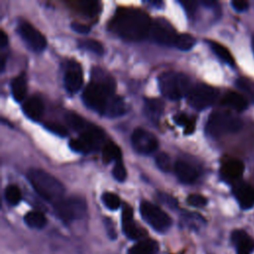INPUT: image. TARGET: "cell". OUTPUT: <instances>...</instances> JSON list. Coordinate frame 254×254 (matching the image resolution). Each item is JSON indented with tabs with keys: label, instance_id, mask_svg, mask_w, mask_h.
Returning a JSON list of instances; mask_svg holds the SVG:
<instances>
[{
	"label": "cell",
	"instance_id": "1",
	"mask_svg": "<svg viewBox=\"0 0 254 254\" xmlns=\"http://www.w3.org/2000/svg\"><path fill=\"white\" fill-rule=\"evenodd\" d=\"M152 21L137 8H119L109 22V30L127 41H141L149 36Z\"/></svg>",
	"mask_w": 254,
	"mask_h": 254
},
{
	"label": "cell",
	"instance_id": "2",
	"mask_svg": "<svg viewBox=\"0 0 254 254\" xmlns=\"http://www.w3.org/2000/svg\"><path fill=\"white\" fill-rule=\"evenodd\" d=\"M115 81L105 70L92 68L91 80L82 92V99L86 106L103 115L108 103L113 98Z\"/></svg>",
	"mask_w": 254,
	"mask_h": 254
},
{
	"label": "cell",
	"instance_id": "3",
	"mask_svg": "<svg viewBox=\"0 0 254 254\" xmlns=\"http://www.w3.org/2000/svg\"><path fill=\"white\" fill-rule=\"evenodd\" d=\"M27 177L34 190L45 200L56 204L63 199L64 187L48 172L40 169H31Z\"/></svg>",
	"mask_w": 254,
	"mask_h": 254
},
{
	"label": "cell",
	"instance_id": "4",
	"mask_svg": "<svg viewBox=\"0 0 254 254\" xmlns=\"http://www.w3.org/2000/svg\"><path fill=\"white\" fill-rule=\"evenodd\" d=\"M159 87L162 94L172 100L189 95L191 87L190 77L178 71H165L159 76Z\"/></svg>",
	"mask_w": 254,
	"mask_h": 254
},
{
	"label": "cell",
	"instance_id": "5",
	"mask_svg": "<svg viewBox=\"0 0 254 254\" xmlns=\"http://www.w3.org/2000/svg\"><path fill=\"white\" fill-rule=\"evenodd\" d=\"M241 128V120L226 111L212 112L205 124L206 133L213 138H218L228 133H235Z\"/></svg>",
	"mask_w": 254,
	"mask_h": 254
},
{
	"label": "cell",
	"instance_id": "6",
	"mask_svg": "<svg viewBox=\"0 0 254 254\" xmlns=\"http://www.w3.org/2000/svg\"><path fill=\"white\" fill-rule=\"evenodd\" d=\"M79 135V138L69 141V148L74 152L90 153L99 150L103 145L104 132L93 124L89 123Z\"/></svg>",
	"mask_w": 254,
	"mask_h": 254
},
{
	"label": "cell",
	"instance_id": "7",
	"mask_svg": "<svg viewBox=\"0 0 254 254\" xmlns=\"http://www.w3.org/2000/svg\"><path fill=\"white\" fill-rule=\"evenodd\" d=\"M57 215L64 222H70L82 218L86 214L87 204L80 196H69L61 199L55 204Z\"/></svg>",
	"mask_w": 254,
	"mask_h": 254
},
{
	"label": "cell",
	"instance_id": "8",
	"mask_svg": "<svg viewBox=\"0 0 254 254\" xmlns=\"http://www.w3.org/2000/svg\"><path fill=\"white\" fill-rule=\"evenodd\" d=\"M140 214L142 218L156 231L165 232L172 225L171 217L159 206L149 201L140 203Z\"/></svg>",
	"mask_w": 254,
	"mask_h": 254
},
{
	"label": "cell",
	"instance_id": "9",
	"mask_svg": "<svg viewBox=\"0 0 254 254\" xmlns=\"http://www.w3.org/2000/svg\"><path fill=\"white\" fill-rule=\"evenodd\" d=\"M217 96L218 90L215 87L205 83H198L190 89L188 101L194 109L203 110L212 105Z\"/></svg>",
	"mask_w": 254,
	"mask_h": 254
},
{
	"label": "cell",
	"instance_id": "10",
	"mask_svg": "<svg viewBox=\"0 0 254 254\" xmlns=\"http://www.w3.org/2000/svg\"><path fill=\"white\" fill-rule=\"evenodd\" d=\"M149 36L158 44L164 46H175L179 35L167 20L158 18L152 22Z\"/></svg>",
	"mask_w": 254,
	"mask_h": 254
},
{
	"label": "cell",
	"instance_id": "11",
	"mask_svg": "<svg viewBox=\"0 0 254 254\" xmlns=\"http://www.w3.org/2000/svg\"><path fill=\"white\" fill-rule=\"evenodd\" d=\"M18 33L27 46L35 52H41L47 46L45 36L29 22H20L18 26Z\"/></svg>",
	"mask_w": 254,
	"mask_h": 254
},
{
	"label": "cell",
	"instance_id": "12",
	"mask_svg": "<svg viewBox=\"0 0 254 254\" xmlns=\"http://www.w3.org/2000/svg\"><path fill=\"white\" fill-rule=\"evenodd\" d=\"M131 143L136 152L144 155L151 154L159 146V142L155 135L142 128H137L133 131Z\"/></svg>",
	"mask_w": 254,
	"mask_h": 254
},
{
	"label": "cell",
	"instance_id": "13",
	"mask_svg": "<svg viewBox=\"0 0 254 254\" xmlns=\"http://www.w3.org/2000/svg\"><path fill=\"white\" fill-rule=\"evenodd\" d=\"M82 70L80 64L74 61H70L65 68L64 82L65 89L69 93L77 92L82 85Z\"/></svg>",
	"mask_w": 254,
	"mask_h": 254
},
{
	"label": "cell",
	"instance_id": "14",
	"mask_svg": "<svg viewBox=\"0 0 254 254\" xmlns=\"http://www.w3.org/2000/svg\"><path fill=\"white\" fill-rule=\"evenodd\" d=\"M122 230L131 240L141 239L146 234V231L134 221L133 210L129 205H124L122 209Z\"/></svg>",
	"mask_w": 254,
	"mask_h": 254
},
{
	"label": "cell",
	"instance_id": "15",
	"mask_svg": "<svg viewBox=\"0 0 254 254\" xmlns=\"http://www.w3.org/2000/svg\"><path fill=\"white\" fill-rule=\"evenodd\" d=\"M233 194L242 209L254 206V188L246 183H237L233 187Z\"/></svg>",
	"mask_w": 254,
	"mask_h": 254
},
{
	"label": "cell",
	"instance_id": "16",
	"mask_svg": "<svg viewBox=\"0 0 254 254\" xmlns=\"http://www.w3.org/2000/svg\"><path fill=\"white\" fill-rule=\"evenodd\" d=\"M244 173V164L238 159H227L220 167L221 177L228 182L238 181Z\"/></svg>",
	"mask_w": 254,
	"mask_h": 254
},
{
	"label": "cell",
	"instance_id": "17",
	"mask_svg": "<svg viewBox=\"0 0 254 254\" xmlns=\"http://www.w3.org/2000/svg\"><path fill=\"white\" fill-rule=\"evenodd\" d=\"M231 241L236 249V254H252L254 251V240L241 229L231 233Z\"/></svg>",
	"mask_w": 254,
	"mask_h": 254
},
{
	"label": "cell",
	"instance_id": "18",
	"mask_svg": "<svg viewBox=\"0 0 254 254\" xmlns=\"http://www.w3.org/2000/svg\"><path fill=\"white\" fill-rule=\"evenodd\" d=\"M175 173L182 183L191 184L199 177V171L191 164L179 160L175 164Z\"/></svg>",
	"mask_w": 254,
	"mask_h": 254
},
{
	"label": "cell",
	"instance_id": "19",
	"mask_svg": "<svg viewBox=\"0 0 254 254\" xmlns=\"http://www.w3.org/2000/svg\"><path fill=\"white\" fill-rule=\"evenodd\" d=\"M44 102L38 96L28 98L23 104V111L32 120H38L44 113Z\"/></svg>",
	"mask_w": 254,
	"mask_h": 254
},
{
	"label": "cell",
	"instance_id": "20",
	"mask_svg": "<svg viewBox=\"0 0 254 254\" xmlns=\"http://www.w3.org/2000/svg\"><path fill=\"white\" fill-rule=\"evenodd\" d=\"M221 103L235 111H244L248 107L247 99L235 91H227L224 94Z\"/></svg>",
	"mask_w": 254,
	"mask_h": 254
},
{
	"label": "cell",
	"instance_id": "21",
	"mask_svg": "<svg viewBox=\"0 0 254 254\" xmlns=\"http://www.w3.org/2000/svg\"><path fill=\"white\" fill-rule=\"evenodd\" d=\"M164 110V103L157 98H146L144 102V111L146 116L154 123H158Z\"/></svg>",
	"mask_w": 254,
	"mask_h": 254
},
{
	"label": "cell",
	"instance_id": "22",
	"mask_svg": "<svg viewBox=\"0 0 254 254\" xmlns=\"http://www.w3.org/2000/svg\"><path fill=\"white\" fill-rule=\"evenodd\" d=\"M127 112V105L124 99L119 95H114L108 103L103 115L109 118L121 116Z\"/></svg>",
	"mask_w": 254,
	"mask_h": 254
},
{
	"label": "cell",
	"instance_id": "23",
	"mask_svg": "<svg viewBox=\"0 0 254 254\" xmlns=\"http://www.w3.org/2000/svg\"><path fill=\"white\" fill-rule=\"evenodd\" d=\"M159 251L158 243L153 239H143L133 245L128 254H157Z\"/></svg>",
	"mask_w": 254,
	"mask_h": 254
},
{
	"label": "cell",
	"instance_id": "24",
	"mask_svg": "<svg viewBox=\"0 0 254 254\" xmlns=\"http://www.w3.org/2000/svg\"><path fill=\"white\" fill-rule=\"evenodd\" d=\"M11 91L16 101L20 102L25 98L27 94V77L25 73L19 74L12 80Z\"/></svg>",
	"mask_w": 254,
	"mask_h": 254
},
{
	"label": "cell",
	"instance_id": "25",
	"mask_svg": "<svg viewBox=\"0 0 254 254\" xmlns=\"http://www.w3.org/2000/svg\"><path fill=\"white\" fill-rule=\"evenodd\" d=\"M181 224L184 227L198 230L200 227H202L205 224V220L198 213L186 212L181 217Z\"/></svg>",
	"mask_w": 254,
	"mask_h": 254
},
{
	"label": "cell",
	"instance_id": "26",
	"mask_svg": "<svg viewBox=\"0 0 254 254\" xmlns=\"http://www.w3.org/2000/svg\"><path fill=\"white\" fill-rule=\"evenodd\" d=\"M24 221L29 227L35 228V229H42L47 224V218L45 214L37 210H32L27 212L26 215L24 216Z\"/></svg>",
	"mask_w": 254,
	"mask_h": 254
},
{
	"label": "cell",
	"instance_id": "27",
	"mask_svg": "<svg viewBox=\"0 0 254 254\" xmlns=\"http://www.w3.org/2000/svg\"><path fill=\"white\" fill-rule=\"evenodd\" d=\"M208 44L212 52L217 56V58H219L223 63L229 65H234V59L231 53L227 50V48L214 41H209Z\"/></svg>",
	"mask_w": 254,
	"mask_h": 254
},
{
	"label": "cell",
	"instance_id": "28",
	"mask_svg": "<svg viewBox=\"0 0 254 254\" xmlns=\"http://www.w3.org/2000/svg\"><path fill=\"white\" fill-rule=\"evenodd\" d=\"M121 158L120 148L113 142H108L103 146L102 149V160L104 163L108 164L112 161H119Z\"/></svg>",
	"mask_w": 254,
	"mask_h": 254
},
{
	"label": "cell",
	"instance_id": "29",
	"mask_svg": "<svg viewBox=\"0 0 254 254\" xmlns=\"http://www.w3.org/2000/svg\"><path fill=\"white\" fill-rule=\"evenodd\" d=\"M65 122L71 129L78 132L79 134L88 126V122H86L80 115L75 112H67L65 114Z\"/></svg>",
	"mask_w": 254,
	"mask_h": 254
},
{
	"label": "cell",
	"instance_id": "30",
	"mask_svg": "<svg viewBox=\"0 0 254 254\" xmlns=\"http://www.w3.org/2000/svg\"><path fill=\"white\" fill-rule=\"evenodd\" d=\"M5 198L6 201L11 205H16L20 202L22 198L20 189L15 185H10L5 189Z\"/></svg>",
	"mask_w": 254,
	"mask_h": 254
},
{
	"label": "cell",
	"instance_id": "31",
	"mask_svg": "<svg viewBox=\"0 0 254 254\" xmlns=\"http://www.w3.org/2000/svg\"><path fill=\"white\" fill-rule=\"evenodd\" d=\"M78 46L81 49H84L86 51H89L93 54H97V55H101L104 52L103 46L100 42L93 40V39H85V40H81L78 43Z\"/></svg>",
	"mask_w": 254,
	"mask_h": 254
},
{
	"label": "cell",
	"instance_id": "32",
	"mask_svg": "<svg viewBox=\"0 0 254 254\" xmlns=\"http://www.w3.org/2000/svg\"><path fill=\"white\" fill-rule=\"evenodd\" d=\"M174 120L176 121V123L180 126H183L185 128V133L186 134H190L193 132L194 130V121L190 118L187 114L185 113H179L175 116Z\"/></svg>",
	"mask_w": 254,
	"mask_h": 254
},
{
	"label": "cell",
	"instance_id": "33",
	"mask_svg": "<svg viewBox=\"0 0 254 254\" xmlns=\"http://www.w3.org/2000/svg\"><path fill=\"white\" fill-rule=\"evenodd\" d=\"M77 8L85 15L94 16L99 11V3L96 1H78Z\"/></svg>",
	"mask_w": 254,
	"mask_h": 254
},
{
	"label": "cell",
	"instance_id": "34",
	"mask_svg": "<svg viewBox=\"0 0 254 254\" xmlns=\"http://www.w3.org/2000/svg\"><path fill=\"white\" fill-rule=\"evenodd\" d=\"M195 44V39L190 34H181L178 36L175 46L182 51L190 50Z\"/></svg>",
	"mask_w": 254,
	"mask_h": 254
},
{
	"label": "cell",
	"instance_id": "35",
	"mask_svg": "<svg viewBox=\"0 0 254 254\" xmlns=\"http://www.w3.org/2000/svg\"><path fill=\"white\" fill-rule=\"evenodd\" d=\"M102 202L110 210H115V209L119 208L120 203H121L119 196L117 194H115L113 192H109V191H106L102 194Z\"/></svg>",
	"mask_w": 254,
	"mask_h": 254
},
{
	"label": "cell",
	"instance_id": "36",
	"mask_svg": "<svg viewBox=\"0 0 254 254\" xmlns=\"http://www.w3.org/2000/svg\"><path fill=\"white\" fill-rule=\"evenodd\" d=\"M236 85L239 89L248 94L252 100H254V82L248 78L240 77L236 80Z\"/></svg>",
	"mask_w": 254,
	"mask_h": 254
},
{
	"label": "cell",
	"instance_id": "37",
	"mask_svg": "<svg viewBox=\"0 0 254 254\" xmlns=\"http://www.w3.org/2000/svg\"><path fill=\"white\" fill-rule=\"evenodd\" d=\"M156 164L158 166V168L167 173L170 172L172 169V163H171V158L168 154L166 153H160L159 155H157L156 157Z\"/></svg>",
	"mask_w": 254,
	"mask_h": 254
},
{
	"label": "cell",
	"instance_id": "38",
	"mask_svg": "<svg viewBox=\"0 0 254 254\" xmlns=\"http://www.w3.org/2000/svg\"><path fill=\"white\" fill-rule=\"evenodd\" d=\"M112 175H113L114 179L117 180L118 182H124L126 180L127 172H126V169H125L123 163L121 162V160H119L115 163L113 170H112Z\"/></svg>",
	"mask_w": 254,
	"mask_h": 254
},
{
	"label": "cell",
	"instance_id": "39",
	"mask_svg": "<svg viewBox=\"0 0 254 254\" xmlns=\"http://www.w3.org/2000/svg\"><path fill=\"white\" fill-rule=\"evenodd\" d=\"M157 196H158V199H159L163 204L167 205L168 207H170V208H172V209H176V208L178 207V201H177V199H176L174 196L170 195L169 193L160 191V192H158Z\"/></svg>",
	"mask_w": 254,
	"mask_h": 254
},
{
	"label": "cell",
	"instance_id": "40",
	"mask_svg": "<svg viewBox=\"0 0 254 254\" xmlns=\"http://www.w3.org/2000/svg\"><path fill=\"white\" fill-rule=\"evenodd\" d=\"M187 201L190 205L194 206V207H202L207 203L206 197H204L201 194H197V193L190 194L187 198Z\"/></svg>",
	"mask_w": 254,
	"mask_h": 254
},
{
	"label": "cell",
	"instance_id": "41",
	"mask_svg": "<svg viewBox=\"0 0 254 254\" xmlns=\"http://www.w3.org/2000/svg\"><path fill=\"white\" fill-rule=\"evenodd\" d=\"M45 127L52 133H55L59 136H66L67 135V130L65 129V127H64L63 125H61L59 123L47 122V123H45Z\"/></svg>",
	"mask_w": 254,
	"mask_h": 254
},
{
	"label": "cell",
	"instance_id": "42",
	"mask_svg": "<svg viewBox=\"0 0 254 254\" xmlns=\"http://www.w3.org/2000/svg\"><path fill=\"white\" fill-rule=\"evenodd\" d=\"M104 225H105V229H106L108 237L110 239H115L117 237V232H116L113 221L109 218H105L104 219Z\"/></svg>",
	"mask_w": 254,
	"mask_h": 254
},
{
	"label": "cell",
	"instance_id": "43",
	"mask_svg": "<svg viewBox=\"0 0 254 254\" xmlns=\"http://www.w3.org/2000/svg\"><path fill=\"white\" fill-rule=\"evenodd\" d=\"M181 4L183 5V7L187 11V13L189 15L192 16V15H194V13L197 10L198 2H196V1H183V2H181Z\"/></svg>",
	"mask_w": 254,
	"mask_h": 254
},
{
	"label": "cell",
	"instance_id": "44",
	"mask_svg": "<svg viewBox=\"0 0 254 254\" xmlns=\"http://www.w3.org/2000/svg\"><path fill=\"white\" fill-rule=\"evenodd\" d=\"M231 5H232L233 9L236 10L237 12H244V11L248 10V8H249V3L247 1H243V0L232 1Z\"/></svg>",
	"mask_w": 254,
	"mask_h": 254
},
{
	"label": "cell",
	"instance_id": "45",
	"mask_svg": "<svg viewBox=\"0 0 254 254\" xmlns=\"http://www.w3.org/2000/svg\"><path fill=\"white\" fill-rule=\"evenodd\" d=\"M70 27H71V29H72L74 32L80 33V34H87V33H89V31H90V28H89L87 25L82 24V23H78V22H73V23H71Z\"/></svg>",
	"mask_w": 254,
	"mask_h": 254
},
{
	"label": "cell",
	"instance_id": "46",
	"mask_svg": "<svg viewBox=\"0 0 254 254\" xmlns=\"http://www.w3.org/2000/svg\"><path fill=\"white\" fill-rule=\"evenodd\" d=\"M8 44V36L5 34V32L3 30L0 31V46L1 48H5Z\"/></svg>",
	"mask_w": 254,
	"mask_h": 254
},
{
	"label": "cell",
	"instance_id": "47",
	"mask_svg": "<svg viewBox=\"0 0 254 254\" xmlns=\"http://www.w3.org/2000/svg\"><path fill=\"white\" fill-rule=\"evenodd\" d=\"M201 4L206 6V7H212L214 5H216V2L215 1H212V0H202L201 1Z\"/></svg>",
	"mask_w": 254,
	"mask_h": 254
},
{
	"label": "cell",
	"instance_id": "48",
	"mask_svg": "<svg viewBox=\"0 0 254 254\" xmlns=\"http://www.w3.org/2000/svg\"><path fill=\"white\" fill-rule=\"evenodd\" d=\"M4 67H5V56L2 55V57H1V70L2 71L4 70Z\"/></svg>",
	"mask_w": 254,
	"mask_h": 254
},
{
	"label": "cell",
	"instance_id": "49",
	"mask_svg": "<svg viewBox=\"0 0 254 254\" xmlns=\"http://www.w3.org/2000/svg\"><path fill=\"white\" fill-rule=\"evenodd\" d=\"M252 50H253V53H254V37L252 38Z\"/></svg>",
	"mask_w": 254,
	"mask_h": 254
}]
</instances>
